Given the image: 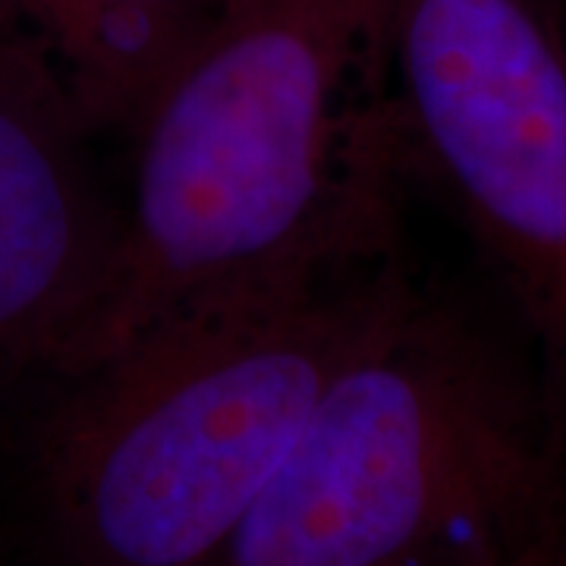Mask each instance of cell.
Masks as SVG:
<instances>
[{"label": "cell", "mask_w": 566, "mask_h": 566, "mask_svg": "<svg viewBox=\"0 0 566 566\" xmlns=\"http://www.w3.org/2000/svg\"><path fill=\"white\" fill-rule=\"evenodd\" d=\"M394 22L397 0H223L129 129L120 290L88 365L205 305L400 255L416 167Z\"/></svg>", "instance_id": "6da1fadb"}, {"label": "cell", "mask_w": 566, "mask_h": 566, "mask_svg": "<svg viewBox=\"0 0 566 566\" xmlns=\"http://www.w3.org/2000/svg\"><path fill=\"white\" fill-rule=\"evenodd\" d=\"M403 277L394 255L205 305L41 387L25 485L51 566H214Z\"/></svg>", "instance_id": "7a4b0ae2"}, {"label": "cell", "mask_w": 566, "mask_h": 566, "mask_svg": "<svg viewBox=\"0 0 566 566\" xmlns=\"http://www.w3.org/2000/svg\"><path fill=\"white\" fill-rule=\"evenodd\" d=\"M566 545V428L406 274L214 566H528Z\"/></svg>", "instance_id": "3957f363"}, {"label": "cell", "mask_w": 566, "mask_h": 566, "mask_svg": "<svg viewBox=\"0 0 566 566\" xmlns=\"http://www.w3.org/2000/svg\"><path fill=\"white\" fill-rule=\"evenodd\" d=\"M412 167L526 315L566 428V51L542 0H397Z\"/></svg>", "instance_id": "277c9868"}, {"label": "cell", "mask_w": 566, "mask_h": 566, "mask_svg": "<svg viewBox=\"0 0 566 566\" xmlns=\"http://www.w3.org/2000/svg\"><path fill=\"white\" fill-rule=\"evenodd\" d=\"M88 142L0 57V394L85 368L117 303L123 205L98 180Z\"/></svg>", "instance_id": "5b68a950"}, {"label": "cell", "mask_w": 566, "mask_h": 566, "mask_svg": "<svg viewBox=\"0 0 566 566\" xmlns=\"http://www.w3.org/2000/svg\"><path fill=\"white\" fill-rule=\"evenodd\" d=\"M223 0H0V57L88 133H129Z\"/></svg>", "instance_id": "8992f818"}, {"label": "cell", "mask_w": 566, "mask_h": 566, "mask_svg": "<svg viewBox=\"0 0 566 566\" xmlns=\"http://www.w3.org/2000/svg\"><path fill=\"white\" fill-rule=\"evenodd\" d=\"M542 566H566V547H564V551H557L554 557H547Z\"/></svg>", "instance_id": "52a82bcc"}]
</instances>
